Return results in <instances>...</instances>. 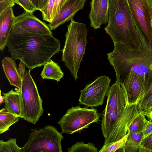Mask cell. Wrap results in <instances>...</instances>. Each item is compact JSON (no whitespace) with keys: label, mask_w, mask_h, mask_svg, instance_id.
I'll list each match as a JSON object with an SVG mask.
<instances>
[{"label":"cell","mask_w":152,"mask_h":152,"mask_svg":"<svg viewBox=\"0 0 152 152\" xmlns=\"http://www.w3.org/2000/svg\"></svg>","instance_id":"obj_38"},{"label":"cell","mask_w":152,"mask_h":152,"mask_svg":"<svg viewBox=\"0 0 152 152\" xmlns=\"http://www.w3.org/2000/svg\"><path fill=\"white\" fill-rule=\"evenodd\" d=\"M3 94L6 110L19 118H23L20 89L15 88V91L12 89Z\"/></svg>","instance_id":"obj_18"},{"label":"cell","mask_w":152,"mask_h":152,"mask_svg":"<svg viewBox=\"0 0 152 152\" xmlns=\"http://www.w3.org/2000/svg\"><path fill=\"white\" fill-rule=\"evenodd\" d=\"M149 122L143 112H140L131 123L128 132H129L134 133L143 132Z\"/></svg>","instance_id":"obj_22"},{"label":"cell","mask_w":152,"mask_h":152,"mask_svg":"<svg viewBox=\"0 0 152 152\" xmlns=\"http://www.w3.org/2000/svg\"><path fill=\"white\" fill-rule=\"evenodd\" d=\"M111 80L107 76L98 77L80 91L79 102L88 107H96L104 103L105 97L110 87Z\"/></svg>","instance_id":"obj_9"},{"label":"cell","mask_w":152,"mask_h":152,"mask_svg":"<svg viewBox=\"0 0 152 152\" xmlns=\"http://www.w3.org/2000/svg\"><path fill=\"white\" fill-rule=\"evenodd\" d=\"M86 0H68L61 10L58 16L48 26L51 30L56 29L60 26L73 19L75 14L83 9Z\"/></svg>","instance_id":"obj_14"},{"label":"cell","mask_w":152,"mask_h":152,"mask_svg":"<svg viewBox=\"0 0 152 152\" xmlns=\"http://www.w3.org/2000/svg\"><path fill=\"white\" fill-rule=\"evenodd\" d=\"M1 62L3 71L10 85L20 90L22 79L15 60L11 57L7 56L2 59Z\"/></svg>","instance_id":"obj_17"},{"label":"cell","mask_w":152,"mask_h":152,"mask_svg":"<svg viewBox=\"0 0 152 152\" xmlns=\"http://www.w3.org/2000/svg\"><path fill=\"white\" fill-rule=\"evenodd\" d=\"M152 106V95L146 100L138 103L137 107L139 112H142Z\"/></svg>","instance_id":"obj_31"},{"label":"cell","mask_w":152,"mask_h":152,"mask_svg":"<svg viewBox=\"0 0 152 152\" xmlns=\"http://www.w3.org/2000/svg\"><path fill=\"white\" fill-rule=\"evenodd\" d=\"M143 133V139L152 133V121H149Z\"/></svg>","instance_id":"obj_34"},{"label":"cell","mask_w":152,"mask_h":152,"mask_svg":"<svg viewBox=\"0 0 152 152\" xmlns=\"http://www.w3.org/2000/svg\"><path fill=\"white\" fill-rule=\"evenodd\" d=\"M40 75L43 79H52L57 82L60 81L64 75L61 67L51 59L44 65Z\"/></svg>","instance_id":"obj_19"},{"label":"cell","mask_w":152,"mask_h":152,"mask_svg":"<svg viewBox=\"0 0 152 152\" xmlns=\"http://www.w3.org/2000/svg\"><path fill=\"white\" fill-rule=\"evenodd\" d=\"M150 82L144 77L135 73L131 72L127 76L120 85L129 104H138Z\"/></svg>","instance_id":"obj_11"},{"label":"cell","mask_w":152,"mask_h":152,"mask_svg":"<svg viewBox=\"0 0 152 152\" xmlns=\"http://www.w3.org/2000/svg\"><path fill=\"white\" fill-rule=\"evenodd\" d=\"M48 0H29L34 6L37 10L41 11L43 9Z\"/></svg>","instance_id":"obj_32"},{"label":"cell","mask_w":152,"mask_h":152,"mask_svg":"<svg viewBox=\"0 0 152 152\" xmlns=\"http://www.w3.org/2000/svg\"><path fill=\"white\" fill-rule=\"evenodd\" d=\"M4 102V96L1 95V90H0V104Z\"/></svg>","instance_id":"obj_36"},{"label":"cell","mask_w":152,"mask_h":152,"mask_svg":"<svg viewBox=\"0 0 152 152\" xmlns=\"http://www.w3.org/2000/svg\"><path fill=\"white\" fill-rule=\"evenodd\" d=\"M16 4L15 0H0V14Z\"/></svg>","instance_id":"obj_30"},{"label":"cell","mask_w":152,"mask_h":152,"mask_svg":"<svg viewBox=\"0 0 152 152\" xmlns=\"http://www.w3.org/2000/svg\"><path fill=\"white\" fill-rule=\"evenodd\" d=\"M25 65L20 61L18 68L22 79L20 90L23 118L35 124L43 114L42 100L37 86Z\"/></svg>","instance_id":"obj_6"},{"label":"cell","mask_w":152,"mask_h":152,"mask_svg":"<svg viewBox=\"0 0 152 152\" xmlns=\"http://www.w3.org/2000/svg\"><path fill=\"white\" fill-rule=\"evenodd\" d=\"M129 132L123 138L115 142L103 145L99 152H125V143Z\"/></svg>","instance_id":"obj_23"},{"label":"cell","mask_w":152,"mask_h":152,"mask_svg":"<svg viewBox=\"0 0 152 152\" xmlns=\"http://www.w3.org/2000/svg\"><path fill=\"white\" fill-rule=\"evenodd\" d=\"M15 1L16 4L23 7L26 11L33 13L35 11L37 10L34 6L29 0H15Z\"/></svg>","instance_id":"obj_28"},{"label":"cell","mask_w":152,"mask_h":152,"mask_svg":"<svg viewBox=\"0 0 152 152\" xmlns=\"http://www.w3.org/2000/svg\"><path fill=\"white\" fill-rule=\"evenodd\" d=\"M144 114L149 121H152V106H151L144 111Z\"/></svg>","instance_id":"obj_35"},{"label":"cell","mask_w":152,"mask_h":152,"mask_svg":"<svg viewBox=\"0 0 152 152\" xmlns=\"http://www.w3.org/2000/svg\"><path fill=\"white\" fill-rule=\"evenodd\" d=\"M0 152H22L21 148L18 145L16 138L9 139L7 141L0 140Z\"/></svg>","instance_id":"obj_25"},{"label":"cell","mask_w":152,"mask_h":152,"mask_svg":"<svg viewBox=\"0 0 152 152\" xmlns=\"http://www.w3.org/2000/svg\"><path fill=\"white\" fill-rule=\"evenodd\" d=\"M126 1L134 19L146 37L152 48V7L148 0Z\"/></svg>","instance_id":"obj_10"},{"label":"cell","mask_w":152,"mask_h":152,"mask_svg":"<svg viewBox=\"0 0 152 152\" xmlns=\"http://www.w3.org/2000/svg\"><path fill=\"white\" fill-rule=\"evenodd\" d=\"M151 5L152 7V0H148Z\"/></svg>","instance_id":"obj_37"},{"label":"cell","mask_w":152,"mask_h":152,"mask_svg":"<svg viewBox=\"0 0 152 152\" xmlns=\"http://www.w3.org/2000/svg\"><path fill=\"white\" fill-rule=\"evenodd\" d=\"M11 57L31 71L49 61L61 50L60 42L53 35L30 32L14 25L6 45Z\"/></svg>","instance_id":"obj_1"},{"label":"cell","mask_w":152,"mask_h":152,"mask_svg":"<svg viewBox=\"0 0 152 152\" xmlns=\"http://www.w3.org/2000/svg\"><path fill=\"white\" fill-rule=\"evenodd\" d=\"M22 152H62L61 141L64 137L54 126H46L31 129Z\"/></svg>","instance_id":"obj_7"},{"label":"cell","mask_w":152,"mask_h":152,"mask_svg":"<svg viewBox=\"0 0 152 152\" xmlns=\"http://www.w3.org/2000/svg\"><path fill=\"white\" fill-rule=\"evenodd\" d=\"M19 117L8 112L5 108L0 110V134L9 129L10 127L19 120Z\"/></svg>","instance_id":"obj_20"},{"label":"cell","mask_w":152,"mask_h":152,"mask_svg":"<svg viewBox=\"0 0 152 152\" xmlns=\"http://www.w3.org/2000/svg\"><path fill=\"white\" fill-rule=\"evenodd\" d=\"M110 0H92L91 10L89 15L90 26L95 29L108 21V11Z\"/></svg>","instance_id":"obj_13"},{"label":"cell","mask_w":152,"mask_h":152,"mask_svg":"<svg viewBox=\"0 0 152 152\" xmlns=\"http://www.w3.org/2000/svg\"><path fill=\"white\" fill-rule=\"evenodd\" d=\"M14 25L28 32L41 35H53L48 25L42 21L33 13L27 11L15 16Z\"/></svg>","instance_id":"obj_12"},{"label":"cell","mask_w":152,"mask_h":152,"mask_svg":"<svg viewBox=\"0 0 152 152\" xmlns=\"http://www.w3.org/2000/svg\"><path fill=\"white\" fill-rule=\"evenodd\" d=\"M128 132L129 134L125 145V152H139L143 139V132L140 133Z\"/></svg>","instance_id":"obj_21"},{"label":"cell","mask_w":152,"mask_h":152,"mask_svg":"<svg viewBox=\"0 0 152 152\" xmlns=\"http://www.w3.org/2000/svg\"><path fill=\"white\" fill-rule=\"evenodd\" d=\"M68 0H55L52 12V21L58 16L63 6Z\"/></svg>","instance_id":"obj_29"},{"label":"cell","mask_w":152,"mask_h":152,"mask_svg":"<svg viewBox=\"0 0 152 152\" xmlns=\"http://www.w3.org/2000/svg\"><path fill=\"white\" fill-rule=\"evenodd\" d=\"M106 95L107 99L105 109L122 111L131 105L128 103L126 95L120 83L117 81L110 87Z\"/></svg>","instance_id":"obj_15"},{"label":"cell","mask_w":152,"mask_h":152,"mask_svg":"<svg viewBox=\"0 0 152 152\" xmlns=\"http://www.w3.org/2000/svg\"><path fill=\"white\" fill-rule=\"evenodd\" d=\"M55 0H48L44 8L41 11L43 20L49 23L52 21V16Z\"/></svg>","instance_id":"obj_26"},{"label":"cell","mask_w":152,"mask_h":152,"mask_svg":"<svg viewBox=\"0 0 152 152\" xmlns=\"http://www.w3.org/2000/svg\"><path fill=\"white\" fill-rule=\"evenodd\" d=\"M139 113L137 104L132 105L122 111L105 108L101 126L104 138V145L115 142L125 137L131 123Z\"/></svg>","instance_id":"obj_5"},{"label":"cell","mask_w":152,"mask_h":152,"mask_svg":"<svg viewBox=\"0 0 152 152\" xmlns=\"http://www.w3.org/2000/svg\"><path fill=\"white\" fill-rule=\"evenodd\" d=\"M152 95V80L150 82V83H149L143 97L139 103L143 101L146 100Z\"/></svg>","instance_id":"obj_33"},{"label":"cell","mask_w":152,"mask_h":152,"mask_svg":"<svg viewBox=\"0 0 152 152\" xmlns=\"http://www.w3.org/2000/svg\"><path fill=\"white\" fill-rule=\"evenodd\" d=\"M108 17L104 29L114 43H122L152 57V48L134 19L126 0H110Z\"/></svg>","instance_id":"obj_2"},{"label":"cell","mask_w":152,"mask_h":152,"mask_svg":"<svg viewBox=\"0 0 152 152\" xmlns=\"http://www.w3.org/2000/svg\"><path fill=\"white\" fill-rule=\"evenodd\" d=\"M67 28L62 50V60L76 80L87 43V30L85 23L76 22L73 19Z\"/></svg>","instance_id":"obj_4"},{"label":"cell","mask_w":152,"mask_h":152,"mask_svg":"<svg viewBox=\"0 0 152 152\" xmlns=\"http://www.w3.org/2000/svg\"><path fill=\"white\" fill-rule=\"evenodd\" d=\"M139 152H152V133L142 140Z\"/></svg>","instance_id":"obj_27"},{"label":"cell","mask_w":152,"mask_h":152,"mask_svg":"<svg viewBox=\"0 0 152 152\" xmlns=\"http://www.w3.org/2000/svg\"><path fill=\"white\" fill-rule=\"evenodd\" d=\"M99 118L96 109L77 106L69 109L57 124L62 133L72 134L88 128L91 124L97 122Z\"/></svg>","instance_id":"obj_8"},{"label":"cell","mask_w":152,"mask_h":152,"mask_svg":"<svg viewBox=\"0 0 152 152\" xmlns=\"http://www.w3.org/2000/svg\"><path fill=\"white\" fill-rule=\"evenodd\" d=\"M15 17L12 7L0 14V49L2 52L14 25Z\"/></svg>","instance_id":"obj_16"},{"label":"cell","mask_w":152,"mask_h":152,"mask_svg":"<svg viewBox=\"0 0 152 152\" xmlns=\"http://www.w3.org/2000/svg\"><path fill=\"white\" fill-rule=\"evenodd\" d=\"M68 152H97L98 149L95 147L94 145L92 142L86 144L83 142H78L68 148Z\"/></svg>","instance_id":"obj_24"},{"label":"cell","mask_w":152,"mask_h":152,"mask_svg":"<svg viewBox=\"0 0 152 152\" xmlns=\"http://www.w3.org/2000/svg\"><path fill=\"white\" fill-rule=\"evenodd\" d=\"M114 44L113 50L107 55L115 70L116 81L122 83L131 72L141 75L150 82L152 80V57L122 43Z\"/></svg>","instance_id":"obj_3"}]
</instances>
